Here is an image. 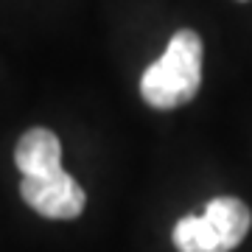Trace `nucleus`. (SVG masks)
I'll return each mask as SVG.
<instances>
[{
	"mask_svg": "<svg viewBox=\"0 0 252 252\" xmlns=\"http://www.w3.org/2000/svg\"><path fill=\"white\" fill-rule=\"evenodd\" d=\"M202 87V36L182 28L168 39L165 54L146 67L140 95L154 109H177Z\"/></svg>",
	"mask_w": 252,
	"mask_h": 252,
	"instance_id": "obj_1",
	"label": "nucleus"
},
{
	"mask_svg": "<svg viewBox=\"0 0 252 252\" xmlns=\"http://www.w3.org/2000/svg\"><path fill=\"white\" fill-rule=\"evenodd\" d=\"M252 213L241 199H210L202 216H185L174 224L177 252H233L247 238Z\"/></svg>",
	"mask_w": 252,
	"mask_h": 252,
	"instance_id": "obj_2",
	"label": "nucleus"
},
{
	"mask_svg": "<svg viewBox=\"0 0 252 252\" xmlns=\"http://www.w3.org/2000/svg\"><path fill=\"white\" fill-rule=\"evenodd\" d=\"M20 193L31 210H36L45 219H59V221L81 216V210L87 205L81 185L64 168L45 174V177H23Z\"/></svg>",
	"mask_w": 252,
	"mask_h": 252,
	"instance_id": "obj_3",
	"label": "nucleus"
},
{
	"mask_svg": "<svg viewBox=\"0 0 252 252\" xmlns=\"http://www.w3.org/2000/svg\"><path fill=\"white\" fill-rule=\"evenodd\" d=\"M14 162L23 177H45L62 168V143L59 137L45 129L34 126L17 140L14 149Z\"/></svg>",
	"mask_w": 252,
	"mask_h": 252,
	"instance_id": "obj_4",
	"label": "nucleus"
},
{
	"mask_svg": "<svg viewBox=\"0 0 252 252\" xmlns=\"http://www.w3.org/2000/svg\"><path fill=\"white\" fill-rule=\"evenodd\" d=\"M241 3H244V0H241Z\"/></svg>",
	"mask_w": 252,
	"mask_h": 252,
	"instance_id": "obj_5",
	"label": "nucleus"
}]
</instances>
